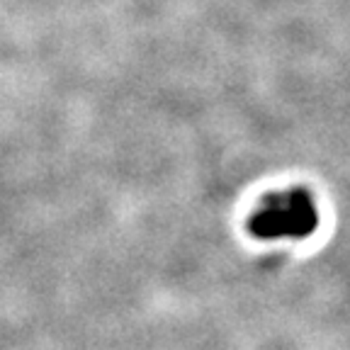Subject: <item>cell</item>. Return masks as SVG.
<instances>
[{
	"label": "cell",
	"instance_id": "1",
	"mask_svg": "<svg viewBox=\"0 0 350 350\" xmlns=\"http://www.w3.org/2000/svg\"><path fill=\"white\" fill-rule=\"evenodd\" d=\"M319 224V212L314 197L304 190L275 192L270 195L256 214L251 217V231L260 239H280V236H304L314 234Z\"/></svg>",
	"mask_w": 350,
	"mask_h": 350
}]
</instances>
